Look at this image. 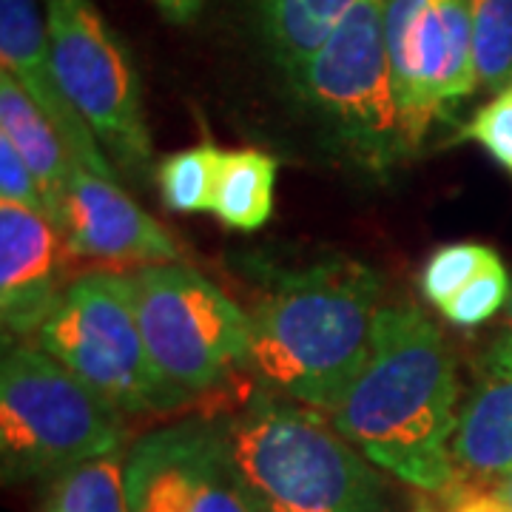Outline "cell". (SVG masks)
I'll use <instances>...</instances> for the list:
<instances>
[{
	"label": "cell",
	"instance_id": "11",
	"mask_svg": "<svg viewBox=\"0 0 512 512\" xmlns=\"http://www.w3.org/2000/svg\"><path fill=\"white\" fill-rule=\"evenodd\" d=\"M63 248L74 276L94 271H140L151 265L180 262V245L160 222L117 185L80 163L72 168V185L63 220Z\"/></svg>",
	"mask_w": 512,
	"mask_h": 512
},
{
	"label": "cell",
	"instance_id": "16",
	"mask_svg": "<svg viewBox=\"0 0 512 512\" xmlns=\"http://www.w3.org/2000/svg\"><path fill=\"white\" fill-rule=\"evenodd\" d=\"M268 52L293 74L348 18L359 0H251Z\"/></svg>",
	"mask_w": 512,
	"mask_h": 512
},
{
	"label": "cell",
	"instance_id": "24",
	"mask_svg": "<svg viewBox=\"0 0 512 512\" xmlns=\"http://www.w3.org/2000/svg\"><path fill=\"white\" fill-rule=\"evenodd\" d=\"M0 202H15V205L37 211L49 220V205H46V197L37 185L32 168L26 165L18 148L6 137H0Z\"/></svg>",
	"mask_w": 512,
	"mask_h": 512
},
{
	"label": "cell",
	"instance_id": "26",
	"mask_svg": "<svg viewBox=\"0 0 512 512\" xmlns=\"http://www.w3.org/2000/svg\"><path fill=\"white\" fill-rule=\"evenodd\" d=\"M171 23H188L200 15L202 0H151Z\"/></svg>",
	"mask_w": 512,
	"mask_h": 512
},
{
	"label": "cell",
	"instance_id": "9",
	"mask_svg": "<svg viewBox=\"0 0 512 512\" xmlns=\"http://www.w3.org/2000/svg\"><path fill=\"white\" fill-rule=\"evenodd\" d=\"M393 92L410 151L441 111L478 92L470 0H382Z\"/></svg>",
	"mask_w": 512,
	"mask_h": 512
},
{
	"label": "cell",
	"instance_id": "1",
	"mask_svg": "<svg viewBox=\"0 0 512 512\" xmlns=\"http://www.w3.org/2000/svg\"><path fill=\"white\" fill-rule=\"evenodd\" d=\"M458 396L456 356L441 328L419 305L399 302L382 308L365 365L328 419L379 470L444 495L458 478L450 450Z\"/></svg>",
	"mask_w": 512,
	"mask_h": 512
},
{
	"label": "cell",
	"instance_id": "4",
	"mask_svg": "<svg viewBox=\"0 0 512 512\" xmlns=\"http://www.w3.org/2000/svg\"><path fill=\"white\" fill-rule=\"evenodd\" d=\"M126 413L63 362L12 342L0 365V467L6 484L55 478L89 458L123 453Z\"/></svg>",
	"mask_w": 512,
	"mask_h": 512
},
{
	"label": "cell",
	"instance_id": "7",
	"mask_svg": "<svg viewBox=\"0 0 512 512\" xmlns=\"http://www.w3.org/2000/svg\"><path fill=\"white\" fill-rule=\"evenodd\" d=\"M35 339L126 416L180 407L151 365L128 274L74 276Z\"/></svg>",
	"mask_w": 512,
	"mask_h": 512
},
{
	"label": "cell",
	"instance_id": "21",
	"mask_svg": "<svg viewBox=\"0 0 512 512\" xmlns=\"http://www.w3.org/2000/svg\"><path fill=\"white\" fill-rule=\"evenodd\" d=\"M498 254L481 242H450L433 251L421 268V293L427 302L441 308L461 288H467L487 265H493Z\"/></svg>",
	"mask_w": 512,
	"mask_h": 512
},
{
	"label": "cell",
	"instance_id": "8",
	"mask_svg": "<svg viewBox=\"0 0 512 512\" xmlns=\"http://www.w3.org/2000/svg\"><path fill=\"white\" fill-rule=\"evenodd\" d=\"M57 77L117 171L146 180L151 168L143 92L126 46L94 0H43Z\"/></svg>",
	"mask_w": 512,
	"mask_h": 512
},
{
	"label": "cell",
	"instance_id": "14",
	"mask_svg": "<svg viewBox=\"0 0 512 512\" xmlns=\"http://www.w3.org/2000/svg\"><path fill=\"white\" fill-rule=\"evenodd\" d=\"M450 450L467 481L498 484L512 470V333L487 353V373L461 407Z\"/></svg>",
	"mask_w": 512,
	"mask_h": 512
},
{
	"label": "cell",
	"instance_id": "13",
	"mask_svg": "<svg viewBox=\"0 0 512 512\" xmlns=\"http://www.w3.org/2000/svg\"><path fill=\"white\" fill-rule=\"evenodd\" d=\"M0 63L52 120L74 163L106 180H117V168L60 86L40 0H0Z\"/></svg>",
	"mask_w": 512,
	"mask_h": 512
},
{
	"label": "cell",
	"instance_id": "23",
	"mask_svg": "<svg viewBox=\"0 0 512 512\" xmlns=\"http://www.w3.org/2000/svg\"><path fill=\"white\" fill-rule=\"evenodd\" d=\"M464 137L478 143L512 177V86L473 114Z\"/></svg>",
	"mask_w": 512,
	"mask_h": 512
},
{
	"label": "cell",
	"instance_id": "18",
	"mask_svg": "<svg viewBox=\"0 0 512 512\" xmlns=\"http://www.w3.org/2000/svg\"><path fill=\"white\" fill-rule=\"evenodd\" d=\"M43 512H131L126 495V450L89 458L49 478Z\"/></svg>",
	"mask_w": 512,
	"mask_h": 512
},
{
	"label": "cell",
	"instance_id": "20",
	"mask_svg": "<svg viewBox=\"0 0 512 512\" xmlns=\"http://www.w3.org/2000/svg\"><path fill=\"white\" fill-rule=\"evenodd\" d=\"M478 89L512 86V0H470Z\"/></svg>",
	"mask_w": 512,
	"mask_h": 512
},
{
	"label": "cell",
	"instance_id": "15",
	"mask_svg": "<svg viewBox=\"0 0 512 512\" xmlns=\"http://www.w3.org/2000/svg\"><path fill=\"white\" fill-rule=\"evenodd\" d=\"M0 137H6L18 148L20 157L32 168L49 205V220L57 231H63L74 168L72 154L52 120L37 109L35 100L6 72H0Z\"/></svg>",
	"mask_w": 512,
	"mask_h": 512
},
{
	"label": "cell",
	"instance_id": "27",
	"mask_svg": "<svg viewBox=\"0 0 512 512\" xmlns=\"http://www.w3.org/2000/svg\"><path fill=\"white\" fill-rule=\"evenodd\" d=\"M498 487H501V493H504V498L510 501V507H512V470L507 473V476L501 478V481H498Z\"/></svg>",
	"mask_w": 512,
	"mask_h": 512
},
{
	"label": "cell",
	"instance_id": "28",
	"mask_svg": "<svg viewBox=\"0 0 512 512\" xmlns=\"http://www.w3.org/2000/svg\"><path fill=\"white\" fill-rule=\"evenodd\" d=\"M507 328L512 333V293H510V302H507Z\"/></svg>",
	"mask_w": 512,
	"mask_h": 512
},
{
	"label": "cell",
	"instance_id": "2",
	"mask_svg": "<svg viewBox=\"0 0 512 512\" xmlns=\"http://www.w3.org/2000/svg\"><path fill=\"white\" fill-rule=\"evenodd\" d=\"M382 308V279L356 259L279 274L248 308L251 367L271 393L328 416L365 365Z\"/></svg>",
	"mask_w": 512,
	"mask_h": 512
},
{
	"label": "cell",
	"instance_id": "22",
	"mask_svg": "<svg viewBox=\"0 0 512 512\" xmlns=\"http://www.w3.org/2000/svg\"><path fill=\"white\" fill-rule=\"evenodd\" d=\"M507 302H510V276L504 262L495 259L467 288H461L450 302H444L439 311L458 328H476L501 311Z\"/></svg>",
	"mask_w": 512,
	"mask_h": 512
},
{
	"label": "cell",
	"instance_id": "17",
	"mask_svg": "<svg viewBox=\"0 0 512 512\" xmlns=\"http://www.w3.org/2000/svg\"><path fill=\"white\" fill-rule=\"evenodd\" d=\"M276 160L256 148L222 151L211 214L231 231L251 234L271 220Z\"/></svg>",
	"mask_w": 512,
	"mask_h": 512
},
{
	"label": "cell",
	"instance_id": "12",
	"mask_svg": "<svg viewBox=\"0 0 512 512\" xmlns=\"http://www.w3.org/2000/svg\"><path fill=\"white\" fill-rule=\"evenodd\" d=\"M72 279L55 225L23 205L0 202V322L6 342L37 336Z\"/></svg>",
	"mask_w": 512,
	"mask_h": 512
},
{
	"label": "cell",
	"instance_id": "5",
	"mask_svg": "<svg viewBox=\"0 0 512 512\" xmlns=\"http://www.w3.org/2000/svg\"><path fill=\"white\" fill-rule=\"evenodd\" d=\"M128 279L151 365L174 402H194L251 365L248 311L208 276L168 262Z\"/></svg>",
	"mask_w": 512,
	"mask_h": 512
},
{
	"label": "cell",
	"instance_id": "29",
	"mask_svg": "<svg viewBox=\"0 0 512 512\" xmlns=\"http://www.w3.org/2000/svg\"><path fill=\"white\" fill-rule=\"evenodd\" d=\"M416 512H433V510H430V507H419V510H416Z\"/></svg>",
	"mask_w": 512,
	"mask_h": 512
},
{
	"label": "cell",
	"instance_id": "3",
	"mask_svg": "<svg viewBox=\"0 0 512 512\" xmlns=\"http://www.w3.org/2000/svg\"><path fill=\"white\" fill-rule=\"evenodd\" d=\"M220 421L256 512H393L376 464L325 413L265 390Z\"/></svg>",
	"mask_w": 512,
	"mask_h": 512
},
{
	"label": "cell",
	"instance_id": "19",
	"mask_svg": "<svg viewBox=\"0 0 512 512\" xmlns=\"http://www.w3.org/2000/svg\"><path fill=\"white\" fill-rule=\"evenodd\" d=\"M222 148L214 143L183 148L157 165V185L163 202L177 214H200L214 208V191L220 177Z\"/></svg>",
	"mask_w": 512,
	"mask_h": 512
},
{
	"label": "cell",
	"instance_id": "6",
	"mask_svg": "<svg viewBox=\"0 0 512 512\" xmlns=\"http://www.w3.org/2000/svg\"><path fill=\"white\" fill-rule=\"evenodd\" d=\"M288 77L353 160L384 171L410 151L393 92L382 0H359L336 32Z\"/></svg>",
	"mask_w": 512,
	"mask_h": 512
},
{
	"label": "cell",
	"instance_id": "25",
	"mask_svg": "<svg viewBox=\"0 0 512 512\" xmlns=\"http://www.w3.org/2000/svg\"><path fill=\"white\" fill-rule=\"evenodd\" d=\"M450 512H512L510 501L504 498L498 484H481L456 478V484L441 495Z\"/></svg>",
	"mask_w": 512,
	"mask_h": 512
},
{
	"label": "cell",
	"instance_id": "10",
	"mask_svg": "<svg viewBox=\"0 0 512 512\" xmlns=\"http://www.w3.org/2000/svg\"><path fill=\"white\" fill-rule=\"evenodd\" d=\"M131 512H256L217 419H183L128 444Z\"/></svg>",
	"mask_w": 512,
	"mask_h": 512
}]
</instances>
